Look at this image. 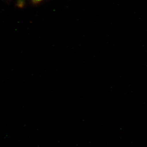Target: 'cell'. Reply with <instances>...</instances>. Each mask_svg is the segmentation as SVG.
<instances>
[{
  "mask_svg": "<svg viewBox=\"0 0 147 147\" xmlns=\"http://www.w3.org/2000/svg\"><path fill=\"white\" fill-rule=\"evenodd\" d=\"M34 1L36 2H38L42 1V0H34Z\"/></svg>",
  "mask_w": 147,
  "mask_h": 147,
  "instance_id": "obj_1",
  "label": "cell"
}]
</instances>
